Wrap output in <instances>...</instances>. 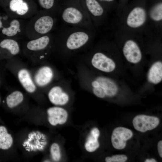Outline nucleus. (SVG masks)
<instances>
[{"label": "nucleus", "instance_id": "nucleus-12", "mask_svg": "<svg viewBox=\"0 0 162 162\" xmlns=\"http://www.w3.org/2000/svg\"><path fill=\"white\" fill-rule=\"evenodd\" d=\"M13 138L6 127L0 123V155L4 154L12 147Z\"/></svg>", "mask_w": 162, "mask_h": 162}, {"label": "nucleus", "instance_id": "nucleus-25", "mask_svg": "<svg viewBox=\"0 0 162 162\" xmlns=\"http://www.w3.org/2000/svg\"><path fill=\"white\" fill-rule=\"evenodd\" d=\"M127 159V156L125 155L117 154L106 157L105 161L106 162H125Z\"/></svg>", "mask_w": 162, "mask_h": 162}, {"label": "nucleus", "instance_id": "nucleus-5", "mask_svg": "<svg viewBox=\"0 0 162 162\" xmlns=\"http://www.w3.org/2000/svg\"><path fill=\"white\" fill-rule=\"evenodd\" d=\"M91 63L95 68L106 73L113 71L116 67L114 61L101 52H97L93 54L91 59Z\"/></svg>", "mask_w": 162, "mask_h": 162}, {"label": "nucleus", "instance_id": "nucleus-3", "mask_svg": "<svg viewBox=\"0 0 162 162\" xmlns=\"http://www.w3.org/2000/svg\"><path fill=\"white\" fill-rule=\"evenodd\" d=\"M83 7L94 26L103 22L105 13L104 8L96 0H84Z\"/></svg>", "mask_w": 162, "mask_h": 162}, {"label": "nucleus", "instance_id": "nucleus-22", "mask_svg": "<svg viewBox=\"0 0 162 162\" xmlns=\"http://www.w3.org/2000/svg\"><path fill=\"white\" fill-rule=\"evenodd\" d=\"M10 26L8 28H3L2 33L9 37L14 36L17 33L20 28V23L16 20H12L10 23Z\"/></svg>", "mask_w": 162, "mask_h": 162}, {"label": "nucleus", "instance_id": "nucleus-4", "mask_svg": "<svg viewBox=\"0 0 162 162\" xmlns=\"http://www.w3.org/2000/svg\"><path fill=\"white\" fill-rule=\"evenodd\" d=\"M132 123L136 130L145 132L155 128L159 123V120L155 116L140 115L134 118Z\"/></svg>", "mask_w": 162, "mask_h": 162}, {"label": "nucleus", "instance_id": "nucleus-11", "mask_svg": "<svg viewBox=\"0 0 162 162\" xmlns=\"http://www.w3.org/2000/svg\"><path fill=\"white\" fill-rule=\"evenodd\" d=\"M48 97L51 102L56 105H64L69 99L68 95L58 86L54 87L50 89Z\"/></svg>", "mask_w": 162, "mask_h": 162}, {"label": "nucleus", "instance_id": "nucleus-10", "mask_svg": "<svg viewBox=\"0 0 162 162\" xmlns=\"http://www.w3.org/2000/svg\"><path fill=\"white\" fill-rule=\"evenodd\" d=\"M56 19L50 14H47L40 16L36 21L34 25L35 31L44 35L48 33L53 28Z\"/></svg>", "mask_w": 162, "mask_h": 162}, {"label": "nucleus", "instance_id": "nucleus-27", "mask_svg": "<svg viewBox=\"0 0 162 162\" xmlns=\"http://www.w3.org/2000/svg\"><path fill=\"white\" fill-rule=\"evenodd\" d=\"M158 150L160 157L162 158V141L160 140L158 143Z\"/></svg>", "mask_w": 162, "mask_h": 162}, {"label": "nucleus", "instance_id": "nucleus-8", "mask_svg": "<svg viewBox=\"0 0 162 162\" xmlns=\"http://www.w3.org/2000/svg\"><path fill=\"white\" fill-rule=\"evenodd\" d=\"M147 19V14L142 8L137 7L134 8L129 13L126 19L128 26L131 28H136L142 26Z\"/></svg>", "mask_w": 162, "mask_h": 162}, {"label": "nucleus", "instance_id": "nucleus-6", "mask_svg": "<svg viewBox=\"0 0 162 162\" xmlns=\"http://www.w3.org/2000/svg\"><path fill=\"white\" fill-rule=\"evenodd\" d=\"M132 131L123 127H118L113 131L111 140L112 146L116 149H124L126 146V141L133 136Z\"/></svg>", "mask_w": 162, "mask_h": 162}, {"label": "nucleus", "instance_id": "nucleus-28", "mask_svg": "<svg viewBox=\"0 0 162 162\" xmlns=\"http://www.w3.org/2000/svg\"><path fill=\"white\" fill-rule=\"evenodd\" d=\"M145 162H156L157 161L154 158L150 159H146L145 161Z\"/></svg>", "mask_w": 162, "mask_h": 162}, {"label": "nucleus", "instance_id": "nucleus-16", "mask_svg": "<svg viewBox=\"0 0 162 162\" xmlns=\"http://www.w3.org/2000/svg\"><path fill=\"white\" fill-rule=\"evenodd\" d=\"M53 76L51 68L48 66L40 68L36 73L34 77L35 82L38 86H43L48 84Z\"/></svg>", "mask_w": 162, "mask_h": 162}, {"label": "nucleus", "instance_id": "nucleus-14", "mask_svg": "<svg viewBox=\"0 0 162 162\" xmlns=\"http://www.w3.org/2000/svg\"><path fill=\"white\" fill-rule=\"evenodd\" d=\"M100 132L98 128L94 127L90 130L87 136L84 144L86 150L89 152L95 151L100 146L98 139Z\"/></svg>", "mask_w": 162, "mask_h": 162}, {"label": "nucleus", "instance_id": "nucleus-20", "mask_svg": "<svg viewBox=\"0 0 162 162\" xmlns=\"http://www.w3.org/2000/svg\"><path fill=\"white\" fill-rule=\"evenodd\" d=\"M23 100V95L20 92L14 91L8 95L6 98V104L10 108H14L20 104Z\"/></svg>", "mask_w": 162, "mask_h": 162}, {"label": "nucleus", "instance_id": "nucleus-23", "mask_svg": "<svg viewBox=\"0 0 162 162\" xmlns=\"http://www.w3.org/2000/svg\"><path fill=\"white\" fill-rule=\"evenodd\" d=\"M150 18L155 22L161 21L162 19V4L159 3L154 6L149 13Z\"/></svg>", "mask_w": 162, "mask_h": 162}, {"label": "nucleus", "instance_id": "nucleus-26", "mask_svg": "<svg viewBox=\"0 0 162 162\" xmlns=\"http://www.w3.org/2000/svg\"><path fill=\"white\" fill-rule=\"evenodd\" d=\"M40 6L43 8L49 10L54 6L55 0H38Z\"/></svg>", "mask_w": 162, "mask_h": 162}, {"label": "nucleus", "instance_id": "nucleus-2", "mask_svg": "<svg viewBox=\"0 0 162 162\" xmlns=\"http://www.w3.org/2000/svg\"><path fill=\"white\" fill-rule=\"evenodd\" d=\"M58 14L64 25L94 29L91 20L83 7L76 5H66L59 9Z\"/></svg>", "mask_w": 162, "mask_h": 162}, {"label": "nucleus", "instance_id": "nucleus-15", "mask_svg": "<svg viewBox=\"0 0 162 162\" xmlns=\"http://www.w3.org/2000/svg\"><path fill=\"white\" fill-rule=\"evenodd\" d=\"M147 79L150 83L157 84L162 80V62L157 61L154 62L149 69L147 74Z\"/></svg>", "mask_w": 162, "mask_h": 162}, {"label": "nucleus", "instance_id": "nucleus-18", "mask_svg": "<svg viewBox=\"0 0 162 162\" xmlns=\"http://www.w3.org/2000/svg\"><path fill=\"white\" fill-rule=\"evenodd\" d=\"M18 77L20 82L26 91L29 93H33L35 91L36 86L27 70H21L18 72Z\"/></svg>", "mask_w": 162, "mask_h": 162}, {"label": "nucleus", "instance_id": "nucleus-13", "mask_svg": "<svg viewBox=\"0 0 162 162\" xmlns=\"http://www.w3.org/2000/svg\"><path fill=\"white\" fill-rule=\"evenodd\" d=\"M102 89L106 97H112L117 93L118 88L115 82L111 79L104 76H99L96 80Z\"/></svg>", "mask_w": 162, "mask_h": 162}, {"label": "nucleus", "instance_id": "nucleus-24", "mask_svg": "<svg viewBox=\"0 0 162 162\" xmlns=\"http://www.w3.org/2000/svg\"><path fill=\"white\" fill-rule=\"evenodd\" d=\"M50 153L52 159L55 161H58L61 158L60 148L57 143H52L50 148Z\"/></svg>", "mask_w": 162, "mask_h": 162}, {"label": "nucleus", "instance_id": "nucleus-29", "mask_svg": "<svg viewBox=\"0 0 162 162\" xmlns=\"http://www.w3.org/2000/svg\"><path fill=\"white\" fill-rule=\"evenodd\" d=\"M99 0L102 1L110 2L113 1V0Z\"/></svg>", "mask_w": 162, "mask_h": 162}, {"label": "nucleus", "instance_id": "nucleus-21", "mask_svg": "<svg viewBox=\"0 0 162 162\" xmlns=\"http://www.w3.org/2000/svg\"><path fill=\"white\" fill-rule=\"evenodd\" d=\"M0 46L3 48L8 49L12 55L18 54L20 51V48L17 42L11 39H6L2 41Z\"/></svg>", "mask_w": 162, "mask_h": 162}, {"label": "nucleus", "instance_id": "nucleus-17", "mask_svg": "<svg viewBox=\"0 0 162 162\" xmlns=\"http://www.w3.org/2000/svg\"><path fill=\"white\" fill-rule=\"evenodd\" d=\"M52 37L48 34L43 35L39 38L29 41L27 45V48L32 51L43 50L49 45Z\"/></svg>", "mask_w": 162, "mask_h": 162}, {"label": "nucleus", "instance_id": "nucleus-31", "mask_svg": "<svg viewBox=\"0 0 162 162\" xmlns=\"http://www.w3.org/2000/svg\"><path fill=\"white\" fill-rule=\"evenodd\" d=\"M0 101H1V99H0Z\"/></svg>", "mask_w": 162, "mask_h": 162}, {"label": "nucleus", "instance_id": "nucleus-1", "mask_svg": "<svg viewBox=\"0 0 162 162\" xmlns=\"http://www.w3.org/2000/svg\"><path fill=\"white\" fill-rule=\"evenodd\" d=\"M93 30L64 24L57 38L63 42L66 49L74 50L81 48L91 40L93 38Z\"/></svg>", "mask_w": 162, "mask_h": 162}, {"label": "nucleus", "instance_id": "nucleus-30", "mask_svg": "<svg viewBox=\"0 0 162 162\" xmlns=\"http://www.w3.org/2000/svg\"><path fill=\"white\" fill-rule=\"evenodd\" d=\"M2 23L1 20H0V28H2Z\"/></svg>", "mask_w": 162, "mask_h": 162}, {"label": "nucleus", "instance_id": "nucleus-19", "mask_svg": "<svg viewBox=\"0 0 162 162\" xmlns=\"http://www.w3.org/2000/svg\"><path fill=\"white\" fill-rule=\"evenodd\" d=\"M9 7L12 11L19 15H25L29 10L28 4L24 0H10Z\"/></svg>", "mask_w": 162, "mask_h": 162}, {"label": "nucleus", "instance_id": "nucleus-9", "mask_svg": "<svg viewBox=\"0 0 162 162\" xmlns=\"http://www.w3.org/2000/svg\"><path fill=\"white\" fill-rule=\"evenodd\" d=\"M47 120L49 123L52 126L58 124L62 125L67 121L68 114L64 109L57 106L51 107L47 110Z\"/></svg>", "mask_w": 162, "mask_h": 162}, {"label": "nucleus", "instance_id": "nucleus-7", "mask_svg": "<svg viewBox=\"0 0 162 162\" xmlns=\"http://www.w3.org/2000/svg\"><path fill=\"white\" fill-rule=\"evenodd\" d=\"M123 55L127 60L132 64L139 62L142 58V53L136 43L131 39L126 40L123 48Z\"/></svg>", "mask_w": 162, "mask_h": 162}]
</instances>
